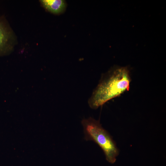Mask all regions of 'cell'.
I'll use <instances>...</instances> for the list:
<instances>
[{
  "label": "cell",
  "mask_w": 166,
  "mask_h": 166,
  "mask_svg": "<svg viewBox=\"0 0 166 166\" xmlns=\"http://www.w3.org/2000/svg\"><path fill=\"white\" fill-rule=\"evenodd\" d=\"M40 2L47 10L55 14L63 12L66 7V3L63 0H41Z\"/></svg>",
  "instance_id": "277c9868"
},
{
  "label": "cell",
  "mask_w": 166,
  "mask_h": 166,
  "mask_svg": "<svg viewBox=\"0 0 166 166\" xmlns=\"http://www.w3.org/2000/svg\"><path fill=\"white\" fill-rule=\"evenodd\" d=\"M131 81L126 67H115L104 74L88 100L90 108L96 109L109 101L128 91Z\"/></svg>",
  "instance_id": "6da1fadb"
},
{
  "label": "cell",
  "mask_w": 166,
  "mask_h": 166,
  "mask_svg": "<svg viewBox=\"0 0 166 166\" xmlns=\"http://www.w3.org/2000/svg\"><path fill=\"white\" fill-rule=\"evenodd\" d=\"M16 38L5 17L0 16V57L6 55L13 50Z\"/></svg>",
  "instance_id": "3957f363"
},
{
  "label": "cell",
  "mask_w": 166,
  "mask_h": 166,
  "mask_svg": "<svg viewBox=\"0 0 166 166\" xmlns=\"http://www.w3.org/2000/svg\"><path fill=\"white\" fill-rule=\"evenodd\" d=\"M81 123L85 139L97 144L103 151L107 160L110 163H114L119 154V150L112 137L102 127L100 121L90 117L83 119Z\"/></svg>",
  "instance_id": "7a4b0ae2"
}]
</instances>
